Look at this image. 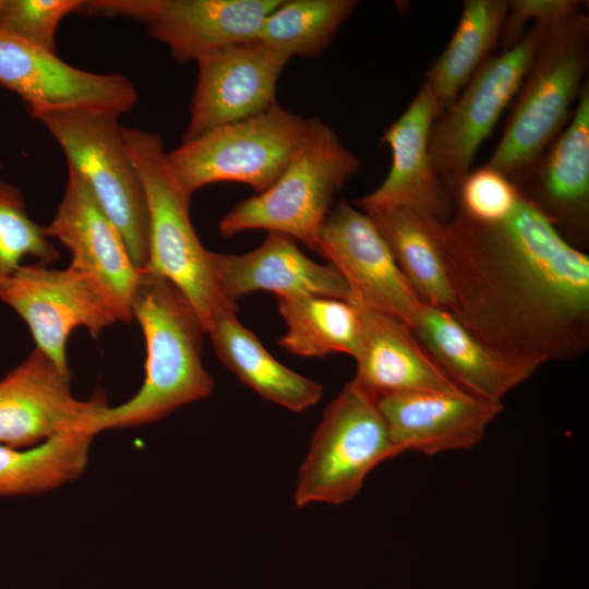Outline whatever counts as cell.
Listing matches in <instances>:
<instances>
[{"instance_id":"obj_1","label":"cell","mask_w":589,"mask_h":589,"mask_svg":"<svg viewBox=\"0 0 589 589\" xmlns=\"http://www.w3.org/2000/svg\"><path fill=\"white\" fill-rule=\"evenodd\" d=\"M432 228L454 292L452 314L489 349L540 366L587 351L589 257L520 190L500 221L455 211Z\"/></svg>"},{"instance_id":"obj_2","label":"cell","mask_w":589,"mask_h":589,"mask_svg":"<svg viewBox=\"0 0 589 589\" xmlns=\"http://www.w3.org/2000/svg\"><path fill=\"white\" fill-rule=\"evenodd\" d=\"M146 345L145 376L123 404L106 405L92 420L94 435L156 422L208 397L215 382L202 361L205 328L185 296L165 277L141 271L131 303Z\"/></svg>"},{"instance_id":"obj_3","label":"cell","mask_w":589,"mask_h":589,"mask_svg":"<svg viewBox=\"0 0 589 589\" xmlns=\"http://www.w3.org/2000/svg\"><path fill=\"white\" fill-rule=\"evenodd\" d=\"M130 157L146 194L149 212L148 260L143 272L165 277L189 300L205 332L223 313L237 312L214 278L209 250L201 243L190 217L192 194L171 167L159 134L122 127Z\"/></svg>"},{"instance_id":"obj_4","label":"cell","mask_w":589,"mask_h":589,"mask_svg":"<svg viewBox=\"0 0 589 589\" xmlns=\"http://www.w3.org/2000/svg\"><path fill=\"white\" fill-rule=\"evenodd\" d=\"M589 16L579 11L551 25L518 91L502 137L484 165L510 180L554 141L584 85Z\"/></svg>"},{"instance_id":"obj_5","label":"cell","mask_w":589,"mask_h":589,"mask_svg":"<svg viewBox=\"0 0 589 589\" xmlns=\"http://www.w3.org/2000/svg\"><path fill=\"white\" fill-rule=\"evenodd\" d=\"M359 158L320 118L276 182L223 216L224 237L264 229L286 235L317 252L318 232L335 194L359 171Z\"/></svg>"},{"instance_id":"obj_6","label":"cell","mask_w":589,"mask_h":589,"mask_svg":"<svg viewBox=\"0 0 589 589\" xmlns=\"http://www.w3.org/2000/svg\"><path fill=\"white\" fill-rule=\"evenodd\" d=\"M118 118L99 110L72 109L46 112L36 120L57 141L68 167L85 181L142 271L148 260L149 212Z\"/></svg>"},{"instance_id":"obj_7","label":"cell","mask_w":589,"mask_h":589,"mask_svg":"<svg viewBox=\"0 0 589 589\" xmlns=\"http://www.w3.org/2000/svg\"><path fill=\"white\" fill-rule=\"evenodd\" d=\"M317 117L280 105L209 130L167 152L178 178L193 194L218 182H239L256 193L272 187L309 139Z\"/></svg>"},{"instance_id":"obj_8","label":"cell","mask_w":589,"mask_h":589,"mask_svg":"<svg viewBox=\"0 0 589 589\" xmlns=\"http://www.w3.org/2000/svg\"><path fill=\"white\" fill-rule=\"evenodd\" d=\"M400 454L376 400L350 381L313 434L298 473L296 505L349 502L377 465Z\"/></svg>"},{"instance_id":"obj_9","label":"cell","mask_w":589,"mask_h":589,"mask_svg":"<svg viewBox=\"0 0 589 589\" xmlns=\"http://www.w3.org/2000/svg\"><path fill=\"white\" fill-rule=\"evenodd\" d=\"M554 24V23H553ZM552 24H532L513 47L486 58L457 99L434 121L429 151L434 168L454 200L473 158L492 134Z\"/></svg>"},{"instance_id":"obj_10","label":"cell","mask_w":589,"mask_h":589,"mask_svg":"<svg viewBox=\"0 0 589 589\" xmlns=\"http://www.w3.org/2000/svg\"><path fill=\"white\" fill-rule=\"evenodd\" d=\"M281 0H83L79 13L125 17L146 25L180 63L256 40Z\"/></svg>"},{"instance_id":"obj_11","label":"cell","mask_w":589,"mask_h":589,"mask_svg":"<svg viewBox=\"0 0 589 589\" xmlns=\"http://www.w3.org/2000/svg\"><path fill=\"white\" fill-rule=\"evenodd\" d=\"M0 301L20 315L36 348L67 375H71L67 359L70 334L84 327L97 338L119 322L96 283L71 266L51 269L37 263L23 265L0 284Z\"/></svg>"},{"instance_id":"obj_12","label":"cell","mask_w":589,"mask_h":589,"mask_svg":"<svg viewBox=\"0 0 589 589\" xmlns=\"http://www.w3.org/2000/svg\"><path fill=\"white\" fill-rule=\"evenodd\" d=\"M0 85L17 94L32 117L89 109L123 115L136 105L134 84L120 73H94L0 32Z\"/></svg>"},{"instance_id":"obj_13","label":"cell","mask_w":589,"mask_h":589,"mask_svg":"<svg viewBox=\"0 0 589 589\" xmlns=\"http://www.w3.org/2000/svg\"><path fill=\"white\" fill-rule=\"evenodd\" d=\"M316 253L342 276L352 303L386 313L412 327L423 302L366 214L341 201L320 229Z\"/></svg>"},{"instance_id":"obj_14","label":"cell","mask_w":589,"mask_h":589,"mask_svg":"<svg viewBox=\"0 0 589 589\" xmlns=\"http://www.w3.org/2000/svg\"><path fill=\"white\" fill-rule=\"evenodd\" d=\"M289 60L259 40L201 57L182 141L275 106L277 82Z\"/></svg>"},{"instance_id":"obj_15","label":"cell","mask_w":589,"mask_h":589,"mask_svg":"<svg viewBox=\"0 0 589 589\" xmlns=\"http://www.w3.org/2000/svg\"><path fill=\"white\" fill-rule=\"evenodd\" d=\"M70 380L37 348L0 380V444L28 448L62 433L88 431L106 397L98 392L77 399Z\"/></svg>"},{"instance_id":"obj_16","label":"cell","mask_w":589,"mask_h":589,"mask_svg":"<svg viewBox=\"0 0 589 589\" xmlns=\"http://www.w3.org/2000/svg\"><path fill=\"white\" fill-rule=\"evenodd\" d=\"M438 105L423 83L405 111L381 137L392 164L384 181L371 193L352 201L363 213L404 208L441 223L454 215V200L441 181L429 151Z\"/></svg>"},{"instance_id":"obj_17","label":"cell","mask_w":589,"mask_h":589,"mask_svg":"<svg viewBox=\"0 0 589 589\" xmlns=\"http://www.w3.org/2000/svg\"><path fill=\"white\" fill-rule=\"evenodd\" d=\"M45 229L50 239L58 240L70 251V266L96 283L119 322H130L141 269L85 181L70 168L63 196Z\"/></svg>"},{"instance_id":"obj_18","label":"cell","mask_w":589,"mask_h":589,"mask_svg":"<svg viewBox=\"0 0 589 589\" xmlns=\"http://www.w3.org/2000/svg\"><path fill=\"white\" fill-rule=\"evenodd\" d=\"M573 245L589 225V84L584 83L567 128L512 179ZM576 247V245H575Z\"/></svg>"},{"instance_id":"obj_19","label":"cell","mask_w":589,"mask_h":589,"mask_svg":"<svg viewBox=\"0 0 589 589\" xmlns=\"http://www.w3.org/2000/svg\"><path fill=\"white\" fill-rule=\"evenodd\" d=\"M376 402L399 450L428 456L473 448L504 409L465 393L396 394Z\"/></svg>"},{"instance_id":"obj_20","label":"cell","mask_w":589,"mask_h":589,"mask_svg":"<svg viewBox=\"0 0 589 589\" xmlns=\"http://www.w3.org/2000/svg\"><path fill=\"white\" fill-rule=\"evenodd\" d=\"M211 268L230 303L255 291L278 297L323 296L352 302L351 291L335 267L306 256L296 240L267 232L254 250L242 254L209 251Z\"/></svg>"},{"instance_id":"obj_21","label":"cell","mask_w":589,"mask_h":589,"mask_svg":"<svg viewBox=\"0 0 589 589\" xmlns=\"http://www.w3.org/2000/svg\"><path fill=\"white\" fill-rule=\"evenodd\" d=\"M356 305L362 332L352 381L363 392L375 400L406 393H464L435 363L406 323Z\"/></svg>"},{"instance_id":"obj_22","label":"cell","mask_w":589,"mask_h":589,"mask_svg":"<svg viewBox=\"0 0 589 589\" xmlns=\"http://www.w3.org/2000/svg\"><path fill=\"white\" fill-rule=\"evenodd\" d=\"M411 329L441 370L464 393L480 399L502 402L540 368L495 353L438 306L422 303Z\"/></svg>"},{"instance_id":"obj_23","label":"cell","mask_w":589,"mask_h":589,"mask_svg":"<svg viewBox=\"0 0 589 589\" xmlns=\"http://www.w3.org/2000/svg\"><path fill=\"white\" fill-rule=\"evenodd\" d=\"M236 313L220 314L206 333L223 364L265 400L294 412L316 405L323 386L275 359Z\"/></svg>"},{"instance_id":"obj_24","label":"cell","mask_w":589,"mask_h":589,"mask_svg":"<svg viewBox=\"0 0 589 589\" xmlns=\"http://www.w3.org/2000/svg\"><path fill=\"white\" fill-rule=\"evenodd\" d=\"M508 0H466L458 25L446 48L425 73L441 115L457 99L461 88L498 41Z\"/></svg>"},{"instance_id":"obj_25","label":"cell","mask_w":589,"mask_h":589,"mask_svg":"<svg viewBox=\"0 0 589 589\" xmlns=\"http://www.w3.org/2000/svg\"><path fill=\"white\" fill-rule=\"evenodd\" d=\"M365 214V213H364ZM419 299L454 312V292L432 220L404 208L366 213Z\"/></svg>"},{"instance_id":"obj_26","label":"cell","mask_w":589,"mask_h":589,"mask_svg":"<svg viewBox=\"0 0 589 589\" xmlns=\"http://www.w3.org/2000/svg\"><path fill=\"white\" fill-rule=\"evenodd\" d=\"M286 332L278 344L306 358L346 353L356 358L361 344L358 306L347 300L323 296L278 297Z\"/></svg>"},{"instance_id":"obj_27","label":"cell","mask_w":589,"mask_h":589,"mask_svg":"<svg viewBox=\"0 0 589 589\" xmlns=\"http://www.w3.org/2000/svg\"><path fill=\"white\" fill-rule=\"evenodd\" d=\"M94 436L76 430L28 448L0 444V497L41 494L75 481L87 468Z\"/></svg>"},{"instance_id":"obj_28","label":"cell","mask_w":589,"mask_h":589,"mask_svg":"<svg viewBox=\"0 0 589 589\" xmlns=\"http://www.w3.org/2000/svg\"><path fill=\"white\" fill-rule=\"evenodd\" d=\"M358 5L356 0H281L256 40L290 59L317 58Z\"/></svg>"},{"instance_id":"obj_29","label":"cell","mask_w":589,"mask_h":589,"mask_svg":"<svg viewBox=\"0 0 589 589\" xmlns=\"http://www.w3.org/2000/svg\"><path fill=\"white\" fill-rule=\"evenodd\" d=\"M60 256L45 227L29 217L21 191L0 181V284L23 266L25 259L47 266Z\"/></svg>"},{"instance_id":"obj_30","label":"cell","mask_w":589,"mask_h":589,"mask_svg":"<svg viewBox=\"0 0 589 589\" xmlns=\"http://www.w3.org/2000/svg\"><path fill=\"white\" fill-rule=\"evenodd\" d=\"M519 189L505 175L486 166L470 170L460 182L454 203L466 218L492 224L504 219L513 209Z\"/></svg>"},{"instance_id":"obj_31","label":"cell","mask_w":589,"mask_h":589,"mask_svg":"<svg viewBox=\"0 0 589 589\" xmlns=\"http://www.w3.org/2000/svg\"><path fill=\"white\" fill-rule=\"evenodd\" d=\"M82 4L83 0H8L0 32L56 52L61 21Z\"/></svg>"},{"instance_id":"obj_32","label":"cell","mask_w":589,"mask_h":589,"mask_svg":"<svg viewBox=\"0 0 589 589\" xmlns=\"http://www.w3.org/2000/svg\"><path fill=\"white\" fill-rule=\"evenodd\" d=\"M578 0H510L501 33L504 50L524 36L527 23H556L581 11Z\"/></svg>"},{"instance_id":"obj_33","label":"cell","mask_w":589,"mask_h":589,"mask_svg":"<svg viewBox=\"0 0 589 589\" xmlns=\"http://www.w3.org/2000/svg\"><path fill=\"white\" fill-rule=\"evenodd\" d=\"M7 2H8V0H0V26H1L2 19H3L4 12H5Z\"/></svg>"}]
</instances>
